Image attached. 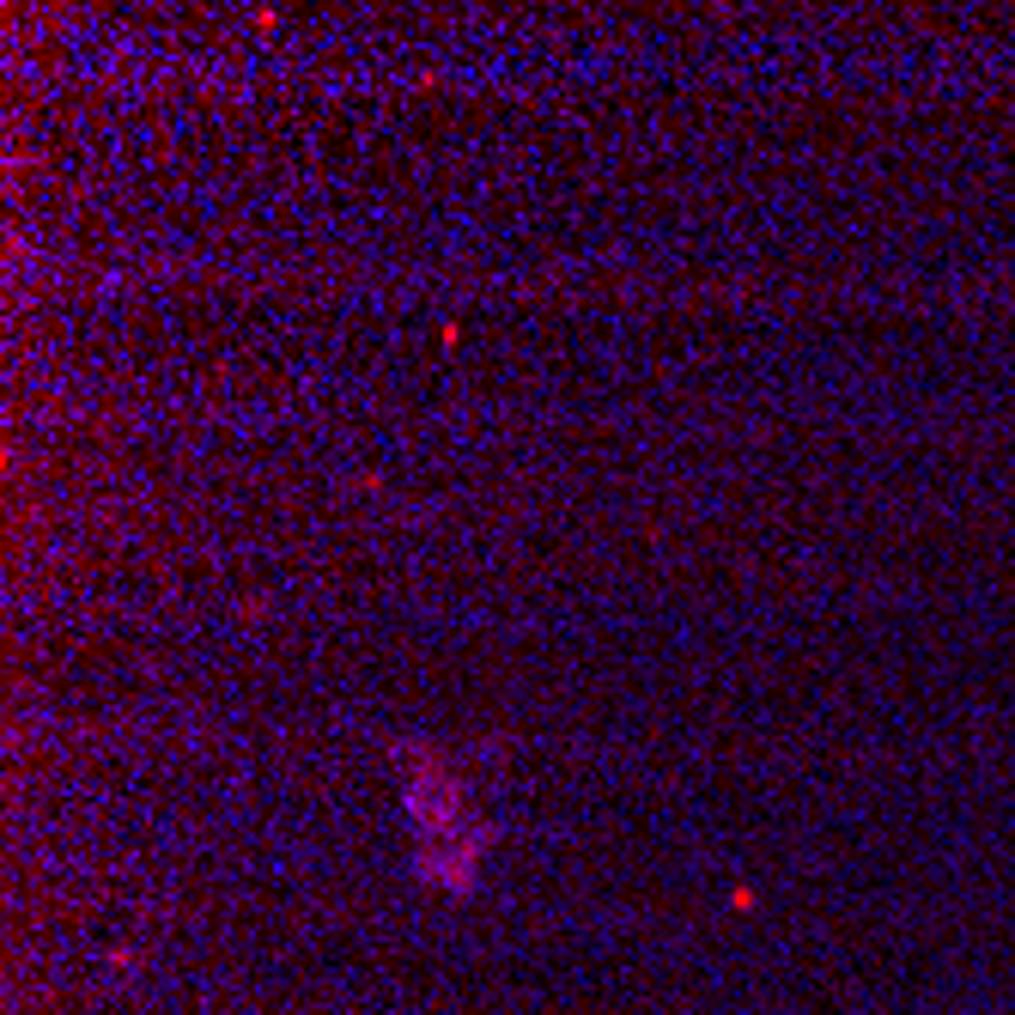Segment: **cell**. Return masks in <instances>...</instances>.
I'll use <instances>...</instances> for the list:
<instances>
[{
	"label": "cell",
	"mask_w": 1015,
	"mask_h": 1015,
	"mask_svg": "<svg viewBox=\"0 0 1015 1015\" xmlns=\"http://www.w3.org/2000/svg\"><path fill=\"white\" fill-rule=\"evenodd\" d=\"M402 815L414 827V870L420 882L444 888V894H475L481 888V864L493 851V827L468 809V785L432 754V748H408V778H402Z\"/></svg>",
	"instance_id": "cell-1"
}]
</instances>
